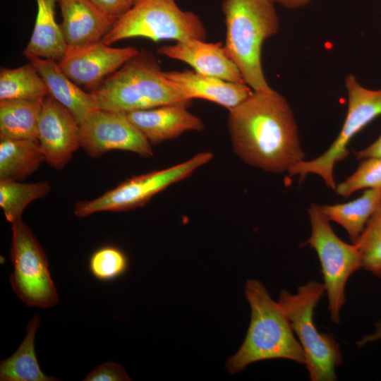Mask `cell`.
I'll use <instances>...</instances> for the list:
<instances>
[{
    "label": "cell",
    "mask_w": 381,
    "mask_h": 381,
    "mask_svg": "<svg viewBox=\"0 0 381 381\" xmlns=\"http://www.w3.org/2000/svg\"><path fill=\"white\" fill-rule=\"evenodd\" d=\"M228 130L235 154L253 167L282 174L305 159L294 112L272 88L229 110Z\"/></svg>",
    "instance_id": "cell-1"
},
{
    "label": "cell",
    "mask_w": 381,
    "mask_h": 381,
    "mask_svg": "<svg viewBox=\"0 0 381 381\" xmlns=\"http://www.w3.org/2000/svg\"><path fill=\"white\" fill-rule=\"evenodd\" d=\"M155 56L141 49L89 91L98 109L123 113L190 103L168 80Z\"/></svg>",
    "instance_id": "cell-2"
},
{
    "label": "cell",
    "mask_w": 381,
    "mask_h": 381,
    "mask_svg": "<svg viewBox=\"0 0 381 381\" xmlns=\"http://www.w3.org/2000/svg\"><path fill=\"white\" fill-rule=\"evenodd\" d=\"M226 25L224 49L253 91L272 87L261 61L263 42L275 35L279 20L272 0H222Z\"/></svg>",
    "instance_id": "cell-3"
},
{
    "label": "cell",
    "mask_w": 381,
    "mask_h": 381,
    "mask_svg": "<svg viewBox=\"0 0 381 381\" xmlns=\"http://www.w3.org/2000/svg\"><path fill=\"white\" fill-rule=\"evenodd\" d=\"M245 294L251 308L250 322L241 348L226 361L228 370L236 373L250 363L274 358L305 365L304 352L286 316L265 286L248 280Z\"/></svg>",
    "instance_id": "cell-4"
},
{
    "label": "cell",
    "mask_w": 381,
    "mask_h": 381,
    "mask_svg": "<svg viewBox=\"0 0 381 381\" xmlns=\"http://www.w3.org/2000/svg\"><path fill=\"white\" fill-rule=\"evenodd\" d=\"M325 291L323 283L310 280L299 286L295 294L282 290L278 299L303 349L305 366L312 381L335 380V368L343 363L333 335L320 332L314 323L315 309Z\"/></svg>",
    "instance_id": "cell-5"
},
{
    "label": "cell",
    "mask_w": 381,
    "mask_h": 381,
    "mask_svg": "<svg viewBox=\"0 0 381 381\" xmlns=\"http://www.w3.org/2000/svg\"><path fill=\"white\" fill-rule=\"evenodd\" d=\"M206 28L195 13L183 10L176 0H136L119 17L102 41L107 45L121 40L143 37L157 42L190 39L205 40Z\"/></svg>",
    "instance_id": "cell-6"
},
{
    "label": "cell",
    "mask_w": 381,
    "mask_h": 381,
    "mask_svg": "<svg viewBox=\"0 0 381 381\" xmlns=\"http://www.w3.org/2000/svg\"><path fill=\"white\" fill-rule=\"evenodd\" d=\"M308 213L311 234L305 244L317 253L328 298V310L332 322L339 323L346 300V284L351 275L362 267L361 255L353 243L349 244L337 236L319 205L312 204Z\"/></svg>",
    "instance_id": "cell-7"
},
{
    "label": "cell",
    "mask_w": 381,
    "mask_h": 381,
    "mask_svg": "<svg viewBox=\"0 0 381 381\" xmlns=\"http://www.w3.org/2000/svg\"><path fill=\"white\" fill-rule=\"evenodd\" d=\"M345 87L348 109L339 135L323 154L309 161L304 159L291 167L288 171L290 176H299L300 181H303L308 174H317L327 187L334 190L337 186L334 178L335 164L349 155L347 146L353 137L381 116V88H366L351 74L346 76Z\"/></svg>",
    "instance_id": "cell-8"
},
{
    "label": "cell",
    "mask_w": 381,
    "mask_h": 381,
    "mask_svg": "<svg viewBox=\"0 0 381 381\" xmlns=\"http://www.w3.org/2000/svg\"><path fill=\"white\" fill-rule=\"evenodd\" d=\"M11 231L13 271L9 282L13 291L29 307L47 308L56 305L58 292L44 249L21 219L11 224Z\"/></svg>",
    "instance_id": "cell-9"
},
{
    "label": "cell",
    "mask_w": 381,
    "mask_h": 381,
    "mask_svg": "<svg viewBox=\"0 0 381 381\" xmlns=\"http://www.w3.org/2000/svg\"><path fill=\"white\" fill-rule=\"evenodd\" d=\"M212 158V152H202L172 167L133 176L94 200L77 202L74 214L81 218L96 212L126 211L144 205L154 195L188 178Z\"/></svg>",
    "instance_id": "cell-10"
},
{
    "label": "cell",
    "mask_w": 381,
    "mask_h": 381,
    "mask_svg": "<svg viewBox=\"0 0 381 381\" xmlns=\"http://www.w3.org/2000/svg\"><path fill=\"white\" fill-rule=\"evenodd\" d=\"M79 139L80 147L93 158L113 150L143 157L153 155L152 145L123 112L95 110L80 124Z\"/></svg>",
    "instance_id": "cell-11"
},
{
    "label": "cell",
    "mask_w": 381,
    "mask_h": 381,
    "mask_svg": "<svg viewBox=\"0 0 381 381\" xmlns=\"http://www.w3.org/2000/svg\"><path fill=\"white\" fill-rule=\"evenodd\" d=\"M138 49L133 47H111L102 40L78 46H68L58 62L63 72L77 85L93 90L117 71Z\"/></svg>",
    "instance_id": "cell-12"
},
{
    "label": "cell",
    "mask_w": 381,
    "mask_h": 381,
    "mask_svg": "<svg viewBox=\"0 0 381 381\" xmlns=\"http://www.w3.org/2000/svg\"><path fill=\"white\" fill-rule=\"evenodd\" d=\"M80 125L72 113L52 96L42 102L38 120L37 140L44 161L63 169L80 147Z\"/></svg>",
    "instance_id": "cell-13"
},
{
    "label": "cell",
    "mask_w": 381,
    "mask_h": 381,
    "mask_svg": "<svg viewBox=\"0 0 381 381\" xmlns=\"http://www.w3.org/2000/svg\"><path fill=\"white\" fill-rule=\"evenodd\" d=\"M157 52L190 65L198 73L229 82L244 83L238 68L226 55L222 42L190 39L162 46Z\"/></svg>",
    "instance_id": "cell-14"
},
{
    "label": "cell",
    "mask_w": 381,
    "mask_h": 381,
    "mask_svg": "<svg viewBox=\"0 0 381 381\" xmlns=\"http://www.w3.org/2000/svg\"><path fill=\"white\" fill-rule=\"evenodd\" d=\"M190 103H175L126 113L151 145L174 139L188 131H201L202 121L188 110Z\"/></svg>",
    "instance_id": "cell-15"
},
{
    "label": "cell",
    "mask_w": 381,
    "mask_h": 381,
    "mask_svg": "<svg viewBox=\"0 0 381 381\" xmlns=\"http://www.w3.org/2000/svg\"><path fill=\"white\" fill-rule=\"evenodd\" d=\"M61 30L68 46L98 42L112 28L118 18L99 8L90 0H58Z\"/></svg>",
    "instance_id": "cell-16"
},
{
    "label": "cell",
    "mask_w": 381,
    "mask_h": 381,
    "mask_svg": "<svg viewBox=\"0 0 381 381\" xmlns=\"http://www.w3.org/2000/svg\"><path fill=\"white\" fill-rule=\"evenodd\" d=\"M165 77L174 83L188 100L202 99L214 102L229 110L244 101L253 90L244 83L226 81L195 71H164Z\"/></svg>",
    "instance_id": "cell-17"
},
{
    "label": "cell",
    "mask_w": 381,
    "mask_h": 381,
    "mask_svg": "<svg viewBox=\"0 0 381 381\" xmlns=\"http://www.w3.org/2000/svg\"><path fill=\"white\" fill-rule=\"evenodd\" d=\"M25 57L44 79L49 95L68 109L79 125L98 109L91 94L73 82L63 72L57 61L33 55Z\"/></svg>",
    "instance_id": "cell-18"
},
{
    "label": "cell",
    "mask_w": 381,
    "mask_h": 381,
    "mask_svg": "<svg viewBox=\"0 0 381 381\" xmlns=\"http://www.w3.org/2000/svg\"><path fill=\"white\" fill-rule=\"evenodd\" d=\"M58 0H36L37 16L30 39L23 54L33 55L59 62L68 45L55 18Z\"/></svg>",
    "instance_id": "cell-19"
},
{
    "label": "cell",
    "mask_w": 381,
    "mask_h": 381,
    "mask_svg": "<svg viewBox=\"0 0 381 381\" xmlns=\"http://www.w3.org/2000/svg\"><path fill=\"white\" fill-rule=\"evenodd\" d=\"M41 317L34 315L26 327V335L10 357L0 363L1 381H56L58 378L45 375L37 359L35 339L40 326Z\"/></svg>",
    "instance_id": "cell-20"
},
{
    "label": "cell",
    "mask_w": 381,
    "mask_h": 381,
    "mask_svg": "<svg viewBox=\"0 0 381 381\" xmlns=\"http://www.w3.org/2000/svg\"><path fill=\"white\" fill-rule=\"evenodd\" d=\"M43 100L0 101V139L38 142L37 126Z\"/></svg>",
    "instance_id": "cell-21"
},
{
    "label": "cell",
    "mask_w": 381,
    "mask_h": 381,
    "mask_svg": "<svg viewBox=\"0 0 381 381\" xmlns=\"http://www.w3.org/2000/svg\"><path fill=\"white\" fill-rule=\"evenodd\" d=\"M381 202V190L366 189L356 200L332 205H319L323 215L341 226L354 242Z\"/></svg>",
    "instance_id": "cell-22"
},
{
    "label": "cell",
    "mask_w": 381,
    "mask_h": 381,
    "mask_svg": "<svg viewBox=\"0 0 381 381\" xmlns=\"http://www.w3.org/2000/svg\"><path fill=\"white\" fill-rule=\"evenodd\" d=\"M44 161L38 142L0 139V180L21 181Z\"/></svg>",
    "instance_id": "cell-23"
},
{
    "label": "cell",
    "mask_w": 381,
    "mask_h": 381,
    "mask_svg": "<svg viewBox=\"0 0 381 381\" xmlns=\"http://www.w3.org/2000/svg\"><path fill=\"white\" fill-rule=\"evenodd\" d=\"M48 95L44 79L30 62L16 68L1 67L0 101L41 99Z\"/></svg>",
    "instance_id": "cell-24"
},
{
    "label": "cell",
    "mask_w": 381,
    "mask_h": 381,
    "mask_svg": "<svg viewBox=\"0 0 381 381\" xmlns=\"http://www.w3.org/2000/svg\"><path fill=\"white\" fill-rule=\"evenodd\" d=\"M50 189L47 181L22 183L0 180V206L6 219L11 224L20 219L25 207L35 200L44 197Z\"/></svg>",
    "instance_id": "cell-25"
},
{
    "label": "cell",
    "mask_w": 381,
    "mask_h": 381,
    "mask_svg": "<svg viewBox=\"0 0 381 381\" xmlns=\"http://www.w3.org/2000/svg\"><path fill=\"white\" fill-rule=\"evenodd\" d=\"M353 243L361 253L362 267L381 277V202Z\"/></svg>",
    "instance_id": "cell-26"
},
{
    "label": "cell",
    "mask_w": 381,
    "mask_h": 381,
    "mask_svg": "<svg viewBox=\"0 0 381 381\" xmlns=\"http://www.w3.org/2000/svg\"><path fill=\"white\" fill-rule=\"evenodd\" d=\"M88 267L92 275L102 282L113 281L123 275L128 267L126 254L114 246H104L90 258Z\"/></svg>",
    "instance_id": "cell-27"
},
{
    "label": "cell",
    "mask_w": 381,
    "mask_h": 381,
    "mask_svg": "<svg viewBox=\"0 0 381 381\" xmlns=\"http://www.w3.org/2000/svg\"><path fill=\"white\" fill-rule=\"evenodd\" d=\"M381 190V157L363 159L356 170L345 181L336 186L337 195L347 198L361 189Z\"/></svg>",
    "instance_id": "cell-28"
},
{
    "label": "cell",
    "mask_w": 381,
    "mask_h": 381,
    "mask_svg": "<svg viewBox=\"0 0 381 381\" xmlns=\"http://www.w3.org/2000/svg\"><path fill=\"white\" fill-rule=\"evenodd\" d=\"M84 381H126L131 380L126 371L121 365L106 362L90 372Z\"/></svg>",
    "instance_id": "cell-29"
},
{
    "label": "cell",
    "mask_w": 381,
    "mask_h": 381,
    "mask_svg": "<svg viewBox=\"0 0 381 381\" xmlns=\"http://www.w3.org/2000/svg\"><path fill=\"white\" fill-rule=\"evenodd\" d=\"M104 13L119 18L127 12L136 0H90Z\"/></svg>",
    "instance_id": "cell-30"
},
{
    "label": "cell",
    "mask_w": 381,
    "mask_h": 381,
    "mask_svg": "<svg viewBox=\"0 0 381 381\" xmlns=\"http://www.w3.org/2000/svg\"><path fill=\"white\" fill-rule=\"evenodd\" d=\"M355 155L358 159H363L373 157H381V135L366 148L356 152Z\"/></svg>",
    "instance_id": "cell-31"
},
{
    "label": "cell",
    "mask_w": 381,
    "mask_h": 381,
    "mask_svg": "<svg viewBox=\"0 0 381 381\" xmlns=\"http://www.w3.org/2000/svg\"><path fill=\"white\" fill-rule=\"evenodd\" d=\"M289 9H298L308 5L311 0H272Z\"/></svg>",
    "instance_id": "cell-32"
},
{
    "label": "cell",
    "mask_w": 381,
    "mask_h": 381,
    "mask_svg": "<svg viewBox=\"0 0 381 381\" xmlns=\"http://www.w3.org/2000/svg\"><path fill=\"white\" fill-rule=\"evenodd\" d=\"M375 329L373 334L366 335L357 343L358 346H362L368 342L381 339V320L375 323Z\"/></svg>",
    "instance_id": "cell-33"
}]
</instances>
